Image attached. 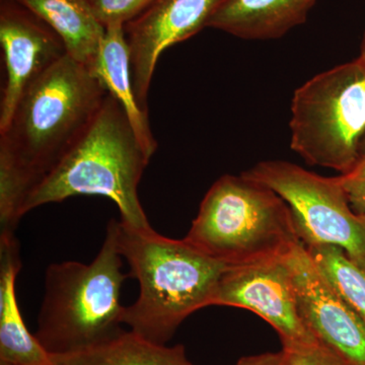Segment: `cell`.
Returning <instances> with one entry per match:
<instances>
[{
  "instance_id": "cell-1",
  "label": "cell",
  "mask_w": 365,
  "mask_h": 365,
  "mask_svg": "<svg viewBox=\"0 0 365 365\" xmlns=\"http://www.w3.org/2000/svg\"><path fill=\"white\" fill-rule=\"evenodd\" d=\"M108 93L100 78L68 54L26 88L0 132L4 205L25 204L38 182L85 133Z\"/></svg>"
},
{
  "instance_id": "cell-2",
  "label": "cell",
  "mask_w": 365,
  "mask_h": 365,
  "mask_svg": "<svg viewBox=\"0 0 365 365\" xmlns=\"http://www.w3.org/2000/svg\"><path fill=\"white\" fill-rule=\"evenodd\" d=\"M120 253L139 283V297L125 307L123 324L150 342L165 345L190 314L212 306L227 265L186 240L153 227L136 230L118 220Z\"/></svg>"
},
{
  "instance_id": "cell-3",
  "label": "cell",
  "mask_w": 365,
  "mask_h": 365,
  "mask_svg": "<svg viewBox=\"0 0 365 365\" xmlns=\"http://www.w3.org/2000/svg\"><path fill=\"white\" fill-rule=\"evenodd\" d=\"M150 160L123 107L108 93L85 133L31 192L21 215L73 196H105L116 204L122 222L148 230L138 185Z\"/></svg>"
},
{
  "instance_id": "cell-4",
  "label": "cell",
  "mask_w": 365,
  "mask_h": 365,
  "mask_svg": "<svg viewBox=\"0 0 365 365\" xmlns=\"http://www.w3.org/2000/svg\"><path fill=\"white\" fill-rule=\"evenodd\" d=\"M123 256L118 245V220L108 223L102 248L90 264H51L36 336L52 356L81 351L122 332L125 307L121 288Z\"/></svg>"
},
{
  "instance_id": "cell-5",
  "label": "cell",
  "mask_w": 365,
  "mask_h": 365,
  "mask_svg": "<svg viewBox=\"0 0 365 365\" xmlns=\"http://www.w3.org/2000/svg\"><path fill=\"white\" fill-rule=\"evenodd\" d=\"M185 240L227 267L283 258L302 242L287 202L244 174L211 186Z\"/></svg>"
},
{
  "instance_id": "cell-6",
  "label": "cell",
  "mask_w": 365,
  "mask_h": 365,
  "mask_svg": "<svg viewBox=\"0 0 365 365\" xmlns=\"http://www.w3.org/2000/svg\"><path fill=\"white\" fill-rule=\"evenodd\" d=\"M290 148L309 165L349 172L365 148V62L353 60L294 91Z\"/></svg>"
},
{
  "instance_id": "cell-7",
  "label": "cell",
  "mask_w": 365,
  "mask_h": 365,
  "mask_svg": "<svg viewBox=\"0 0 365 365\" xmlns=\"http://www.w3.org/2000/svg\"><path fill=\"white\" fill-rule=\"evenodd\" d=\"M242 174L287 202L304 247H339L365 269V216L353 211L339 177L319 176L283 160L261 162Z\"/></svg>"
},
{
  "instance_id": "cell-8",
  "label": "cell",
  "mask_w": 365,
  "mask_h": 365,
  "mask_svg": "<svg viewBox=\"0 0 365 365\" xmlns=\"http://www.w3.org/2000/svg\"><path fill=\"white\" fill-rule=\"evenodd\" d=\"M212 306L241 307L258 314L275 329L284 349L319 344L300 314L285 257L225 269Z\"/></svg>"
},
{
  "instance_id": "cell-9",
  "label": "cell",
  "mask_w": 365,
  "mask_h": 365,
  "mask_svg": "<svg viewBox=\"0 0 365 365\" xmlns=\"http://www.w3.org/2000/svg\"><path fill=\"white\" fill-rule=\"evenodd\" d=\"M302 319L322 345L348 365H365V323L346 304L299 242L285 256Z\"/></svg>"
},
{
  "instance_id": "cell-10",
  "label": "cell",
  "mask_w": 365,
  "mask_h": 365,
  "mask_svg": "<svg viewBox=\"0 0 365 365\" xmlns=\"http://www.w3.org/2000/svg\"><path fill=\"white\" fill-rule=\"evenodd\" d=\"M225 0H155L124 26L137 103L148 112L150 83L162 53L208 28Z\"/></svg>"
},
{
  "instance_id": "cell-11",
  "label": "cell",
  "mask_w": 365,
  "mask_h": 365,
  "mask_svg": "<svg viewBox=\"0 0 365 365\" xmlns=\"http://www.w3.org/2000/svg\"><path fill=\"white\" fill-rule=\"evenodd\" d=\"M0 43L6 78L0 106V132L13 117L21 96L34 81L66 56L58 35L16 0H1Z\"/></svg>"
},
{
  "instance_id": "cell-12",
  "label": "cell",
  "mask_w": 365,
  "mask_h": 365,
  "mask_svg": "<svg viewBox=\"0 0 365 365\" xmlns=\"http://www.w3.org/2000/svg\"><path fill=\"white\" fill-rule=\"evenodd\" d=\"M21 269L14 234L0 235V362L9 365H55L52 355L29 332L16 299Z\"/></svg>"
},
{
  "instance_id": "cell-13",
  "label": "cell",
  "mask_w": 365,
  "mask_h": 365,
  "mask_svg": "<svg viewBox=\"0 0 365 365\" xmlns=\"http://www.w3.org/2000/svg\"><path fill=\"white\" fill-rule=\"evenodd\" d=\"M317 0H225L208 28L245 40H272L306 23Z\"/></svg>"
},
{
  "instance_id": "cell-14",
  "label": "cell",
  "mask_w": 365,
  "mask_h": 365,
  "mask_svg": "<svg viewBox=\"0 0 365 365\" xmlns=\"http://www.w3.org/2000/svg\"><path fill=\"white\" fill-rule=\"evenodd\" d=\"M93 73L100 78L108 93L123 107L136 138L150 158L158 150V143L151 131L148 112L137 103L130 71V55L125 38L124 26L106 28Z\"/></svg>"
},
{
  "instance_id": "cell-15",
  "label": "cell",
  "mask_w": 365,
  "mask_h": 365,
  "mask_svg": "<svg viewBox=\"0 0 365 365\" xmlns=\"http://www.w3.org/2000/svg\"><path fill=\"white\" fill-rule=\"evenodd\" d=\"M59 36L72 59L93 71L106 28L86 0H16Z\"/></svg>"
},
{
  "instance_id": "cell-16",
  "label": "cell",
  "mask_w": 365,
  "mask_h": 365,
  "mask_svg": "<svg viewBox=\"0 0 365 365\" xmlns=\"http://www.w3.org/2000/svg\"><path fill=\"white\" fill-rule=\"evenodd\" d=\"M55 365H193L182 345L167 347L133 331H122L95 346L52 356Z\"/></svg>"
},
{
  "instance_id": "cell-17",
  "label": "cell",
  "mask_w": 365,
  "mask_h": 365,
  "mask_svg": "<svg viewBox=\"0 0 365 365\" xmlns=\"http://www.w3.org/2000/svg\"><path fill=\"white\" fill-rule=\"evenodd\" d=\"M307 250L331 287L365 323V269L339 247L322 245Z\"/></svg>"
},
{
  "instance_id": "cell-18",
  "label": "cell",
  "mask_w": 365,
  "mask_h": 365,
  "mask_svg": "<svg viewBox=\"0 0 365 365\" xmlns=\"http://www.w3.org/2000/svg\"><path fill=\"white\" fill-rule=\"evenodd\" d=\"M105 28L125 26L140 16L155 0H86Z\"/></svg>"
},
{
  "instance_id": "cell-19",
  "label": "cell",
  "mask_w": 365,
  "mask_h": 365,
  "mask_svg": "<svg viewBox=\"0 0 365 365\" xmlns=\"http://www.w3.org/2000/svg\"><path fill=\"white\" fill-rule=\"evenodd\" d=\"M280 365H348L321 343L304 347L283 348Z\"/></svg>"
},
{
  "instance_id": "cell-20",
  "label": "cell",
  "mask_w": 365,
  "mask_h": 365,
  "mask_svg": "<svg viewBox=\"0 0 365 365\" xmlns=\"http://www.w3.org/2000/svg\"><path fill=\"white\" fill-rule=\"evenodd\" d=\"M338 177L353 211L365 216V148L354 167Z\"/></svg>"
},
{
  "instance_id": "cell-21",
  "label": "cell",
  "mask_w": 365,
  "mask_h": 365,
  "mask_svg": "<svg viewBox=\"0 0 365 365\" xmlns=\"http://www.w3.org/2000/svg\"><path fill=\"white\" fill-rule=\"evenodd\" d=\"M282 353H263L253 356L242 357L235 365H280Z\"/></svg>"
},
{
  "instance_id": "cell-22",
  "label": "cell",
  "mask_w": 365,
  "mask_h": 365,
  "mask_svg": "<svg viewBox=\"0 0 365 365\" xmlns=\"http://www.w3.org/2000/svg\"><path fill=\"white\" fill-rule=\"evenodd\" d=\"M360 59L364 60L365 62V32L364 37H362L361 46H360Z\"/></svg>"
},
{
  "instance_id": "cell-23",
  "label": "cell",
  "mask_w": 365,
  "mask_h": 365,
  "mask_svg": "<svg viewBox=\"0 0 365 365\" xmlns=\"http://www.w3.org/2000/svg\"><path fill=\"white\" fill-rule=\"evenodd\" d=\"M0 365H9V364H4V362H0Z\"/></svg>"
}]
</instances>
